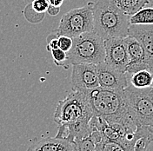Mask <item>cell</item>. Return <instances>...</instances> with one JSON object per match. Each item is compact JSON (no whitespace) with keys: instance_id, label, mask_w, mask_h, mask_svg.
Instances as JSON below:
<instances>
[{"instance_id":"cell-10","label":"cell","mask_w":153,"mask_h":151,"mask_svg":"<svg viewBox=\"0 0 153 151\" xmlns=\"http://www.w3.org/2000/svg\"><path fill=\"white\" fill-rule=\"evenodd\" d=\"M128 36L133 37L141 44L146 62L153 70V24H131Z\"/></svg>"},{"instance_id":"cell-5","label":"cell","mask_w":153,"mask_h":151,"mask_svg":"<svg viewBox=\"0 0 153 151\" xmlns=\"http://www.w3.org/2000/svg\"><path fill=\"white\" fill-rule=\"evenodd\" d=\"M93 2H89L86 5L71 10L66 12L60 20L59 25L54 32L60 36H68L74 38L93 31L94 21L92 12Z\"/></svg>"},{"instance_id":"cell-22","label":"cell","mask_w":153,"mask_h":151,"mask_svg":"<svg viewBox=\"0 0 153 151\" xmlns=\"http://www.w3.org/2000/svg\"><path fill=\"white\" fill-rule=\"evenodd\" d=\"M58 37L57 35L53 31L52 33H51L47 37V46L46 50L48 51H51L52 50L58 49Z\"/></svg>"},{"instance_id":"cell-21","label":"cell","mask_w":153,"mask_h":151,"mask_svg":"<svg viewBox=\"0 0 153 151\" xmlns=\"http://www.w3.org/2000/svg\"><path fill=\"white\" fill-rule=\"evenodd\" d=\"M73 45V38L68 36H60L58 38V47L62 50L68 52Z\"/></svg>"},{"instance_id":"cell-14","label":"cell","mask_w":153,"mask_h":151,"mask_svg":"<svg viewBox=\"0 0 153 151\" xmlns=\"http://www.w3.org/2000/svg\"><path fill=\"white\" fill-rule=\"evenodd\" d=\"M102 140V135L97 130L85 138L75 142L74 151H97V143Z\"/></svg>"},{"instance_id":"cell-2","label":"cell","mask_w":153,"mask_h":151,"mask_svg":"<svg viewBox=\"0 0 153 151\" xmlns=\"http://www.w3.org/2000/svg\"><path fill=\"white\" fill-rule=\"evenodd\" d=\"M95 116L104 117L109 123H118L129 131L135 132L137 124L131 116L124 90L97 87L85 90Z\"/></svg>"},{"instance_id":"cell-4","label":"cell","mask_w":153,"mask_h":151,"mask_svg":"<svg viewBox=\"0 0 153 151\" xmlns=\"http://www.w3.org/2000/svg\"><path fill=\"white\" fill-rule=\"evenodd\" d=\"M71 64L105 62V39L94 31L86 32L73 38V45L67 52Z\"/></svg>"},{"instance_id":"cell-6","label":"cell","mask_w":153,"mask_h":151,"mask_svg":"<svg viewBox=\"0 0 153 151\" xmlns=\"http://www.w3.org/2000/svg\"><path fill=\"white\" fill-rule=\"evenodd\" d=\"M124 91L129 112L137 126H153V101L146 90L130 84Z\"/></svg>"},{"instance_id":"cell-7","label":"cell","mask_w":153,"mask_h":151,"mask_svg":"<svg viewBox=\"0 0 153 151\" xmlns=\"http://www.w3.org/2000/svg\"><path fill=\"white\" fill-rule=\"evenodd\" d=\"M105 64L115 70L126 73L130 57L124 38H112L105 40Z\"/></svg>"},{"instance_id":"cell-11","label":"cell","mask_w":153,"mask_h":151,"mask_svg":"<svg viewBox=\"0 0 153 151\" xmlns=\"http://www.w3.org/2000/svg\"><path fill=\"white\" fill-rule=\"evenodd\" d=\"M124 40L130 57V63L126 69V73L131 75L139 70L150 69L146 62L145 52L141 44L131 36H127L124 38Z\"/></svg>"},{"instance_id":"cell-16","label":"cell","mask_w":153,"mask_h":151,"mask_svg":"<svg viewBox=\"0 0 153 151\" xmlns=\"http://www.w3.org/2000/svg\"><path fill=\"white\" fill-rule=\"evenodd\" d=\"M131 24H153V8L144 7L131 17Z\"/></svg>"},{"instance_id":"cell-8","label":"cell","mask_w":153,"mask_h":151,"mask_svg":"<svg viewBox=\"0 0 153 151\" xmlns=\"http://www.w3.org/2000/svg\"><path fill=\"white\" fill-rule=\"evenodd\" d=\"M71 84V90H85L99 87L100 85L97 73V64H72Z\"/></svg>"},{"instance_id":"cell-17","label":"cell","mask_w":153,"mask_h":151,"mask_svg":"<svg viewBox=\"0 0 153 151\" xmlns=\"http://www.w3.org/2000/svg\"><path fill=\"white\" fill-rule=\"evenodd\" d=\"M97 151H128L124 146L117 142L102 138L97 143Z\"/></svg>"},{"instance_id":"cell-3","label":"cell","mask_w":153,"mask_h":151,"mask_svg":"<svg viewBox=\"0 0 153 151\" xmlns=\"http://www.w3.org/2000/svg\"><path fill=\"white\" fill-rule=\"evenodd\" d=\"M93 31L104 39L126 38L131 26V17L120 9L115 0H97L92 4Z\"/></svg>"},{"instance_id":"cell-23","label":"cell","mask_w":153,"mask_h":151,"mask_svg":"<svg viewBox=\"0 0 153 151\" xmlns=\"http://www.w3.org/2000/svg\"><path fill=\"white\" fill-rule=\"evenodd\" d=\"M149 145H150V142L148 141V139L145 137H142L136 143L134 151H147Z\"/></svg>"},{"instance_id":"cell-19","label":"cell","mask_w":153,"mask_h":151,"mask_svg":"<svg viewBox=\"0 0 153 151\" xmlns=\"http://www.w3.org/2000/svg\"><path fill=\"white\" fill-rule=\"evenodd\" d=\"M24 14L25 16V19L32 24H38V23L42 22L45 16V13H38L37 11H35L32 9L30 4L25 7V9L24 10Z\"/></svg>"},{"instance_id":"cell-25","label":"cell","mask_w":153,"mask_h":151,"mask_svg":"<svg viewBox=\"0 0 153 151\" xmlns=\"http://www.w3.org/2000/svg\"><path fill=\"white\" fill-rule=\"evenodd\" d=\"M50 4H52V5H55V6H61L64 3L65 0H48Z\"/></svg>"},{"instance_id":"cell-18","label":"cell","mask_w":153,"mask_h":151,"mask_svg":"<svg viewBox=\"0 0 153 151\" xmlns=\"http://www.w3.org/2000/svg\"><path fill=\"white\" fill-rule=\"evenodd\" d=\"M51 56L53 58V62L56 65L65 68V69L69 68V65L71 64V63L69 61L67 52L58 48V49L52 50L51 51Z\"/></svg>"},{"instance_id":"cell-20","label":"cell","mask_w":153,"mask_h":151,"mask_svg":"<svg viewBox=\"0 0 153 151\" xmlns=\"http://www.w3.org/2000/svg\"><path fill=\"white\" fill-rule=\"evenodd\" d=\"M30 5L32 9L38 13H45L47 12L50 3L48 0H33L30 3Z\"/></svg>"},{"instance_id":"cell-9","label":"cell","mask_w":153,"mask_h":151,"mask_svg":"<svg viewBox=\"0 0 153 151\" xmlns=\"http://www.w3.org/2000/svg\"><path fill=\"white\" fill-rule=\"evenodd\" d=\"M97 73L99 85L102 88L114 90H124L130 85L129 74L115 70L105 64V62L97 64Z\"/></svg>"},{"instance_id":"cell-12","label":"cell","mask_w":153,"mask_h":151,"mask_svg":"<svg viewBox=\"0 0 153 151\" xmlns=\"http://www.w3.org/2000/svg\"><path fill=\"white\" fill-rule=\"evenodd\" d=\"M75 142L65 138L47 137L32 144L27 151H74Z\"/></svg>"},{"instance_id":"cell-13","label":"cell","mask_w":153,"mask_h":151,"mask_svg":"<svg viewBox=\"0 0 153 151\" xmlns=\"http://www.w3.org/2000/svg\"><path fill=\"white\" fill-rule=\"evenodd\" d=\"M130 84L137 89L145 90L153 84V70L145 69L130 75Z\"/></svg>"},{"instance_id":"cell-24","label":"cell","mask_w":153,"mask_h":151,"mask_svg":"<svg viewBox=\"0 0 153 151\" xmlns=\"http://www.w3.org/2000/svg\"><path fill=\"white\" fill-rule=\"evenodd\" d=\"M60 12V7L59 6H55L52 4H50L47 10V13L51 16H57V14Z\"/></svg>"},{"instance_id":"cell-15","label":"cell","mask_w":153,"mask_h":151,"mask_svg":"<svg viewBox=\"0 0 153 151\" xmlns=\"http://www.w3.org/2000/svg\"><path fill=\"white\" fill-rule=\"evenodd\" d=\"M150 0H115L117 5L130 17L144 8Z\"/></svg>"},{"instance_id":"cell-1","label":"cell","mask_w":153,"mask_h":151,"mask_svg":"<svg viewBox=\"0 0 153 151\" xmlns=\"http://www.w3.org/2000/svg\"><path fill=\"white\" fill-rule=\"evenodd\" d=\"M94 116L86 90H71L57 103L54 113L58 125L56 136L72 142L85 138L93 131L91 122Z\"/></svg>"}]
</instances>
